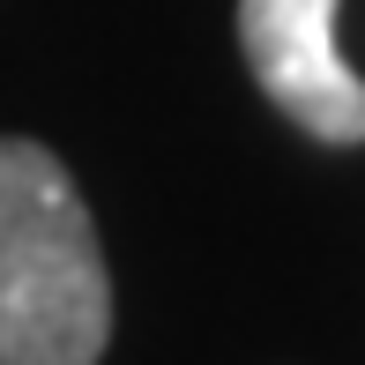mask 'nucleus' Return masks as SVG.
<instances>
[{"label":"nucleus","mask_w":365,"mask_h":365,"mask_svg":"<svg viewBox=\"0 0 365 365\" xmlns=\"http://www.w3.org/2000/svg\"><path fill=\"white\" fill-rule=\"evenodd\" d=\"M112 269L90 202L45 142L0 135V365H97Z\"/></svg>","instance_id":"1"},{"label":"nucleus","mask_w":365,"mask_h":365,"mask_svg":"<svg viewBox=\"0 0 365 365\" xmlns=\"http://www.w3.org/2000/svg\"><path fill=\"white\" fill-rule=\"evenodd\" d=\"M343 0H239V53L269 105L313 142H365V75L336 45Z\"/></svg>","instance_id":"2"}]
</instances>
